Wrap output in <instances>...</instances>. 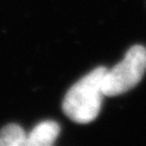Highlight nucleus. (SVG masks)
I'll return each instance as SVG.
<instances>
[{"mask_svg":"<svg viewBox=\"0 0 146 146\" xmlns=\"http://www.w3.org/2000/svg\"><path fill=\"white\" fill-rule=\"evenodd\" d=\"M108 69L96 67L70 87L63 100V112L73 122L90 123L98 116L105 96L103 79Z\"/></svg>","mask_w":146,"mask_h":146,"instance_id":"obj_1","label":"nucleus"},{"mask_svg":"<svg viewBox=\"0 0 146 146\" xmlns=\"http://www.w3.org/2000/svg\"><path fill=\"white\" fill-rule=\"evenodd\" d=\"M27 134L17 124H8L0 130V146H25Z\"/></svg>","mask_w":146,"mask_h":146,"instance_id":"obj_4","label":"nucleus"},{"mask_svg":"<svg viewBox=\"0 0 146 146\" xmlns=\"http://www.w3.org/2000/svg\"><path fill=\"white\" fill-rule=\"evenodd\" d=\"M60 133V126L55 121L39 123L27 135L25 146H51Z\"/></svg>","mask_w":146,"mask_h":146,"instance_id":"obj_3","label":"nucleus"},{"mask_svg":"<svg viewBox=\"0 0 146 146\" xmlns=\"http://www.w3.org/2000/svg\"><path fill=\"white\" fill-rule=\"evenodd\" d=\"M146 71V48L136 45L131 47L121 62L107 70L103 79L105 96L125 94L136 86Z\"/></svg>","mask_w":146,"mask_h":146,"instance_id":"obj_2","label":"nucleus"}]
</instances>
